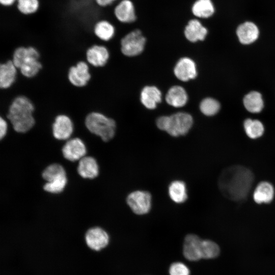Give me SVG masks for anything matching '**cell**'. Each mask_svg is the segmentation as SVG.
Masks as SVG:
<instances>
[{
    "label": "cell",
    "instance_id": "cell-1",
    "mask_svg": "<svg viewBox=\"0 0 275 275\" xmlns=\"http://www.w3.org/2000/svg\"><path fill=\"white\" fill-rule=\"evenodd\" d=\"M254 175L248 168L240 165L230 166L221 172L218 186L221 193L235 202L244 201L254 182Z\"/></svg>",
    "mask_w": 275,
    "mask_h": 275
},
{
    "label": "cell",
    "instance_id": "cell-2",
    "mask_svg": "<svg viewBox=\"0 0 275 275\" xmlns=\"http://www.w3.org/2000/svg\"><path fill=\"white\" fill-rule=\"evenodd\" d=\"M34 106L26 97H16L10 105L4 118L17 133H25L31 130L35 124L34 117Z\"/></svg>",
    "mask_w": 275,
    "mask_h": 275
},
{
    "label": "cell",
    "instance_id": "cell-3",
    "mask_svg": "<svg viewBox=\"0 0 275 275\" xmlns=\"http://www.w3.org/2000/svg\"><path fill=\"white\" fill-rule=\"evenodd\" d=\"M39 59L40 53L35 48L19 47L14 51L12 61L22 75L31 78L35 76L42 67Z\"/></svg>",
    "mask_w": 275,
    "mask_h": 275
},
{
    "label": "cell",
    "instance_id": "cell-4",
    "mask_svg": "<svg viewBox=\"0 0 275 275\" xmlns=\"http://www.w3.org/2000/svg\"><path fill=\"white\" fill-rule=\"evenodd\" d=\"M193 123V117L185 112L161 116L156 121V126L159 129L173 137H179L187 134Z\"/></svg>",
    "mask_w": 275,
    "mask_h": 275
},
{
    "label": "cell",
    "instance_id": "cell-5",
    "mask_svg": "<svg viewBox=\"0 0 275 275\" xmlns=\"http://www.w3.org/2000/svg\"><path fill=\"white\" fill-rule=\"evenodd\" d=\"M85 126L92 134L107 142L115 135L117 125L115 120L102 113L92 112L85 119Z\"/></svg>",
    "mask_w": 275,
    "mask_h": 275
},
{
    "label": "cell",
    "instance_id": "cell-6",
    "mask_svg": "<svg viewBox=\"0 0 275 275\" xmlns=\"http://www.w3.org/2000/svg\"><path fill=\"white\" fill-rule=\"evenodd\" d=\"M146 41L147 38L142 31L138 29H134L120 40L121 51L126 56H136L143 52Z\"/></svg>",
    "mask_w": 275,
    "mask_h": 275
},
{
    "label": "cell",
    "instance_id": "cell-7",
    "mask_svg": "<svg viewBox=\"0 0 275 275\" xmlns=\"http://www.w3.org/2000/svg\"><path fill=\"white\" fill-rule=\"evenodd\" d=\"M152 195L144 190H133L128 194L126 202L135 214L142 215L148 213L152 208Z\"/></svg>",
    "mask_w": 275,
    "mask_h": 275
},
{
    "label": "cell",
    "instance_id": "cell-8",
    "mask_svg": "<svg viewBox=\"0 0 275 275\" xmlns=\"http://www.w3.org/2000/svg\"><path fill=\"white\" fill-rule=\"evenodd\" d=\"M235 34L241 44L248 46L255 43L259 39L260 30L255 22L246 20L238 24Z\"/></svg>",
    "mask_w": 275,
    "mask_h": 275
},
{
    "label": "cell",
    "instance_id": "cell-9",
    "mask_svg": "<svg viewBox=\"0 0 275 275\" xmlns=\"http://www.w3.org/2000/svg\"><path fill=\"white\" fill-rule=\"evenodd\" d=\"M74 131L73 121L65 115L57 116L52 124V134L58 140L65 141L70 139Z\"/></svg>",
    "mask_w": 275,
    "mask_h": 275
},
{
    "label": "cell",
    "instance_id": "cell-10",
    "mask_svg": "<svg viewBox=\"0 0 275 275\" xmlns=\"http://www.w3.org/2000/svg\"><path fill=\"white\" fill-rule=\"evenodd\" d=\"M68 78L70 83L77 87L85 86L91 78L89 64L80 61L69 70Z\"/></svg>",
    "mask_w": 275,
    "mask_h": 275
},
{
    "label": "cell",
    "instance_id": "cell-11",
    "mask_svg": "<svg viewBox=\"0 0 275 275\" xmlns=\"http://www.w3.org/2000/svg\"><path fill=\"white\" fill-rule=\"evenodd\" d=\"M185 38L192 43L204 41L209 31L199 19L195 18L190 19L185 26L183 31Z\"/></svg>",
    "mask_w": 275,
    "mask_h": 275
},
{
    "label": "cell",
    "instance_id": "cell-12",
    "mask_svg": "<svg viewBox=\"0 0 275 275\" xmlns=\"http://www.w3.org/2000/svg\"><path fill=\"white\" fill-rule=\"evenodd\" d=\"M174 73L180 80L187 81L195 79L198 75V70L195 61L188 57L182 58L177 62Z\"/></svg>",
    "mask_w": 275,
    "mask_h": 275
},
{
    "label": "cell",
    "instance_id": "cell-13",
    "mask_svg": "<svg viewBox=\"0 0 275 275\" xmlns=\"http://www.w3.org/2000/svg\"><path fill=\"white\" fill-rule=\"evenodd\" d=\"M86 151L84 143L78 138L68 140L62 148L63 156L71 161L79 160L85 156Z\"/></svg>",
    "mask_w": 275,
    "mask_h": 275
},
{
    "label": "cell",
    "instance_id": "cell-14",
    "mask_svg": "<svg viewBox=\"0 0 275 275\" xmlns=\"http://www.w3.org/2000/svg\"><path fill=\"white\" fill-rule=\"evenodd\" d=\"M110 58L108 49L104 45L95 44L88 49L86 52L87 62L95 67L104 66Z\"/></svg>",
    "mask_w": 275,
    "mask_h": 275
},
{
    "label": "cell",
    "instance_id": "cell-15",
    "mask_svg": "<svg viewBox=\"0 0 275 275\" xmlns=\"http://www.w3.org/2000/svg\"><path fill=\"white\" fill-rule=\"evenodd\" d=\"M114 14L116 18L123 23H132L136 20L135 8L131 0H118Z\"/></svg>",
    "mask_w": 275,
    "mask_h": 275
},
{
    "label": "cell",
    "instance_id": "cell-16",
    "mask_svg": "<svg viewBox=\"0 0 275 275\" xmlns=\"http://www.w3.org/2000/svg\"><path fill=\"white\" fill-rule=\"evenodd\" d=\"M86 241L89 248L98 251L107 245L109 241V237L103 229L99 227H95L87 232Z\"/></svg>",
    "mask_w": 275,
    "mask_h": 275
},
{
    "label": "cell",
    "instance_id": "cell-17",
    "mask_svg": "<svg viewBox=\"0 0 275 275\" xmlns=\"http://www.w3.org/2000/svg\"><path fill=\"white\" fill-rule=\"evenodd\" d=\"M202 239L197 235L186 236L183 243V255L187 260L195 261L201 259L200 246Z\"/></svg>",
    "mask_w": 275,
    "mask_h": 275
},
{
    "label": "cell",
    "instance_id": "cell-18",
    "mask_svg": "<svg viewBox=\"0 0 275 275\" xmlns=\"http://www.w3.org/2000/svg\"><path fill=\"white\" fill-rule=\"evenodd\" d=\"M18 69L12 60L0 64V89L11 87L16 80Z\"/></svg>",
    "mask_w": 275,
    "mask_h": 275
},
{
    "label": "cell",
    "instance_id": "cell-19",
    "mask_svg": "<svg viewBox=\"0 0 275 275\" xmlns=\"http://www.w3.org/2000/svg\"><path fill=\"white\" fill-rule=\"evenodd\" d=\"M242 102L246 111L251 114H258L264 109L265 102L262 94L251 91L243 97Z\"/></svg>",
    "mask_w": 275,
    "mask_h": 275
},
{
    "label": "cell",
    "instance_id": "cell-20",
    "mask_svg": "<svg viewBox=\"0 0 275 275\" xmlns=\"http://www.w3.org/2000/svg\"><path fill=\"white\" fill-rule=\"evenodd\" d=\"M170 199L176 204H182L188 199V191L185 182L181 180H175L170 182L168 187Z\"/></svg>",
    "mask_w": 275,
    "mask_h": 275
},
{
    "label": "cell",
    "instance_id": "cell-21",
    "mask_svg": "<svg viewBox=\"0 0 275 275\" xmlns=\"http://www.w3.org/2000/svg\"><path fill=\"white\" fill-rule=\"evenodd\" d=\"M161 91L155 86H147L142 90L140 100L143 105L147 108L153 109L161 101Z\"/></svg>",
    "mask_w": 275,
    "mask_h": 275
},
{
    "label": "cell",
    "instance_id": "cell-22",
    "mask_svg": "<svg viewBox=\"0 0 275 275\" xmlns=\"http://www.w3.org/2000/svg\"><path fill=\"white\" fill-rule=\"evenodd\" d=\"M191 11L196 18L207 19L215 14L216 8L212 0H197L193 5Z\"/></svg>",
    "mask_w": 275,
    "mask_h": 275
},
{
    "label": "cell",
    "instance_id": "cell-23",
    "mask_svg": "<svg viewBox=\"0 0 275 275\" xmlns=\"http://www.w3.org/2000/svg\"><path fill=\"white\" fill-rule=\"evenodd\" d=\"M78 174L85 179H94L99 174V167L96 159L91 156H84L79 160Z\"/></svg>",
    "mask_w": 275,
    "mask_h": 275
},
{
    "label": "cell",
    "instance_id": "cell-24",
    "mask_svg": "<svg viewBox=\"0 0 275 275\" xmlns=\"http://www.w3.org/2000/svg\"><path fill=\"white\" fill-rule=\"evenodd\" d=\"M165 100L167 103L174 107L184 106L188 100V95L185 90L179 86L170 88L166 95Z\"/></svg>",
    "mask_w": 275,
    "mask_h": 275
},
{
    "label": "cell",
    "instance_id": "cell-25",
    "mask_svg": "<svg viewBox=\"0 0 275 275\" xmlns=\"http://www.w3.org/2000/svg\"><path fill=\"white\" fill-rule=\"evenodd\" d=\"M274 194V188L269 182L263 181L259 183L253 193V199L258 204L270 202Z\"/></svg>",
    "mask_w": 275,
    "mask_h": 275
},
{
    "label": "cell",
    "instance_id": "cell-26",
    "mask_svg": "<svg viewBox=\"0 0 275 275\" xmlns=\"http://www.w3.org/2000/svg\"><path fill=\"white\" fill-rule=\"evenodd\" d=\"M244 132L251 139L261 138L265 132V127L263 123L259 119L246 118L243 122Z\"/></svg>",
    "mask_w": 275,
    "mask_h": 275
},
{
    "label": "cell",
    "instance_id": "cell-27",
    "mask_svg": "<svg viewBox=\"0 0 275 275\" xmlns=\"http://www.w3.org/2000/svg\"><path fill=\"white\" fill-rule=\"evenodd\" d=\"M95 36L100 40L107 42L112 40L116 33L114 25L106 20L98 21L94 27Z\"/></svg>",
    "mask_w": 275,
    "mask_h": 275
},
{
    "label": "cell",
    "instance_id": "cell-28",
    "mask_svg": "<svg viewBox=\"0 0 275 275\" xmlns=\"http://www.w3.org/2000/svg\"><path fill=\"white\" fill-rule=\"evenodd\" d=\"M221 109V104L216 98L207 96L202 99L199 104L201 113L207 117H213L217 115Z\"/></svg>",
    "mask_w": 275,
    "mask_h": 275
},
{
    "label": "cell",
    "instance_id": "cell-29",
    "mask_svg": "<svg viewBox=\"0 0 275 275\" xmlns=\"http://www.w3.org/2000/svg\"><path fill=\"white\" fill-rule=\"evenodd\" d=\"M220 253V248L218 244L210 240H202L200 246L201 259H213Z\"/></svg>",
    "mask_w": 275,
    "mask_h": 275
},
{
    "label": "cell",
    "instance_id": "cell-30",
    "mask_svg": "<svg viewBox=\"0 0 275 275\" xmlns=\"http://www.w3.org/2000/svg\"><path fill=\"white\" fill-rule=\"evenodd\" d=\"M67 180L66 174L52 178L43 186L45 191L51 194H58L65 188Z\"/></svg>",
    "mask_w": 275,
    "mask_h": 275
},
{
    "label": "cell",
    "instance_id": "cell-31",
    "mask_svg": "<svg viewBox=\"0 0 275 275\" xmlns=\"http://www.w3.org/2000/svg\"><path fill=\"white\" fill-rule=\"evenodd\" d=\"M16 5L18 11L24 15L35 13L39 8V0H17Z\"/></svg>",
    "mask_w": 275,
    "mask_h": 275
},
{
    "label": "cell",
    "instance_id": "cell-32",
    "mask_svg": "<svg viewBox=\"0 0 275 275\" xmlns=\"http://www.w3.org/2000/svg\"><path fill=\"white\" fill-rule=\"evenodd\" d=\"M66 174L64 168L60 164L54 163L47 167L42 172L43 178L48 182L52 178Z\"/></svg>",
    "mask_w": 275,
    "mask_h": 275
},
{
    "label": "cell",
    "instance_id": "cell-33",
    "mask_svg": "<svg viewBox=\"0 0 275 275\" xmlns=\"http://www.w3.org/2000/svg\"><path fill=\"white\" fill-rule=\"evenodd\" d=\"M170 275H189L188 267L181 262L173 263L169 269Z\"/></svg>",
    "mask_w": 275,
    "mask_h": 275
},
{
    "label": "cell",
    "instance_id": "cell-34",
    "mask_svg": "<svg viewBox=\"0 0 275 275\" xmlns=\"http://www.w3.org/2000/svg\"><path fill=\"white\" fill-rule=\"evenodd\" d=\"M9 123L8 121L0 116V139H3L7 135L9 129Z\"/></svg>",
    "mask_w": 275,
    "mask_h": 275
},
{
    "label": "cell",
    "instance_id": "cell-35",
    "mask_svg": "<svg viewBox=\"0 0 275 275\" xmlns=\"http://www.w3.org/2000/svg\"><path fill=\"white\" fill-rule=\"evenodd\" d=\"M118 0H95L97 5L101 7H106L112 5Z\"/></svg>",
    "mask_w": 275,
    "mask_h": 275
},
{
    "label": "cell",
    "instance_id": "cell-36",
    "mask_svg": "<svg viewBox=\"0 0 275 275\" xmlns=\"http://www.w3.org/2000/svg\"><path fill=\"white\" fill-rule=\"evenodd\" d=\"M17 0H0V4L5 7H10L16 3Z\"/></svg>",
    "mask_w": 275,
    "mask_h": 275
}]
</instances>
